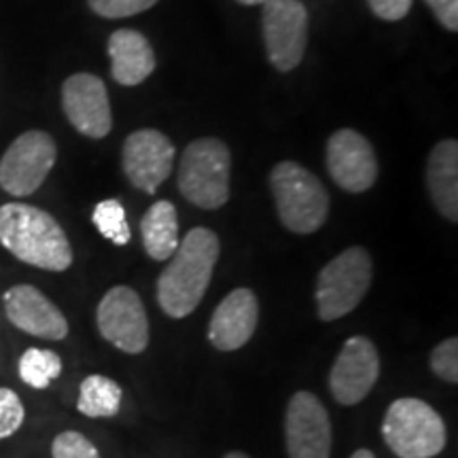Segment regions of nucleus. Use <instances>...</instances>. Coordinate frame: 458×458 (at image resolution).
Instances as JSON below:
<instances>
[{"mask_svg": "<svg viewBox=\"0 0 458 458\" xmlns=\"http://www.w3.org/2000/svg\"><path fill=\"white\" fill-rule=\"evenodd\" d=\"M219 253V238L206 227H193L181 240L157 278V303L170 318H185L202 303Z\"/></svg>", "mask_w": 458, "mask_h": 458, "instance_id": "obj_1", "label": "nucleus"}, {"mask_svg": "<svg viewBox=\"0 0 458 458\" xmlns=\"http://www.w3.org/2000/svg\"><path fill=\"white\" fill-rule=\"evenodd\" d=\"M0 244L15 259L47 272L72 266V246L54 216L37 206L9 202L0 206Z\"/></svg>", "mask_w": 458, "mask_h": 458, "instance_id": "obj_2", "label": "nucleus"}, {"mask_svg": "<svg viewBox=\"0 0 458 458\" xmlns=\"http://www.w3.org/2000/svg\"><path fill=\"white\" fill-rule=\"evenodd\" d=\"M276 213L289 232L308 236L318 232L329 216V193L312 172L295 162H280L270 174Z\"/></svg>", "mask_w": 458, "mask_h": 458, "instance_id": "obj_3", "label": "nucleus"}, {"mask_svg": "<svg viewBox=\"0 0 458 458\" xmlns=\"http://www.w3.org/2000/svg\"><path fill=\"white\" fill-rule=\"evenodd\" d=\"M382 437L397 458H433L448 442L444 418L427 401L394 399L382 420Z\"/></svg>", "mask_w": 458, "mask_h": 458, "instance_id": "obj_4", "label": "nucleus"}, {"mask_svg": "<svg viewBox=\"0 0 458 458\" xmlns=\"http://www.w3.org/2000/svg\"><path fill=\"white\" fill-rule=\"evenodd\" d=\"M232 156L219 139H198L182 151L179 165V189L189 204L216 210L229 199Z\"/></svg>", "mask_w": 458, "mask_h": 458, "instance_id": "obj_5", "label": "nucleus"}, {"mask_svg": "<svg viewBox=\"0 0 458 458\" xmlns=\"http://www.w3.org/2000/svg\"><path fill=\"white\" fill-rule=\"evenodd\" d=\"M374 263L363 246H351L323 267L317 278V312L323 323L344 318L365 300Z\"/></svg>", "mask_w": 458, "mask_h": 458, "instance_id": "obj_6", "label": "nucleus"}, {"mask_svg": "<svg viewBox=\"0 0 458 458\" xmlns=\"http://www.w3.org/2000/svg\"><path fill=\"white\" fill-rule=\"evenodd\" d=\"M57 147L47 131L30 130L11 142L0 159V187L13 198H28L55 165Z\"/></svg>", "mask_w": 458, "mask_h": 458, "instance_id": "obj_7", "label": "nucleus"}, {"mask_svg": "<svg viewBox=\"0 0 458 458\" xmlns=\"http://www.w3.org/2000/svg\"><path fill=\"white\" fill-rule=\"evenodd\" d=\"M100 335L117 351L140 354L148 346V317L140 295L125 284L108 289L96 310Z\"/></svg>", "mask_w": 458, "mask_h": 458, "instance_id": "obj_8", "label": "nucleus"}, {"mask_svg": "<svg viewBox=\"0 0 458 458\" xmlns=\"http://www.w3.org/2000/svg\"><path fill=\"white\" fill-rule=\"evenodd\" d=\"M263 38L267 57L280 72L301 64L308 47V9L301 0L263 3Z\"/></svg>", "mask_w": 458, "mask_h": 458, "instance_id": "obj_9", "label": "nucleus"}, {"mask_svg": "<svg viewBox=\"0 0 458 458\" xmlns=\"http://www.w3.org/2000/svg\"><path fill=\"white\" fill-rule=\"evenodd\" d=\"M329 411L317 394L297 391L284 411V442L289 458H331Z\"/></svg>", "mask_w": 458, "mask_h": 458, "instance_id": "obj_10", "label": "nucleus"}, {"mask_svg": "<svg viewBox=\"0 0 458 458\" xmlns=\"http://www.w3.org/2000/svg\"><path fill=\"white\" fill-rule=\"evenodd\" d=\"M380 377V352L365 335H352L344 342L329 371V391L340 405H357L374 391Z\"/></svg>", "mask_w": 458, "mask_h": 458, "instance_id": "obj_11", "label": "nucleus"}, {"mask_svg": "<svg viewBox=\"0 0 458 458\" xmlns=\"http://www.w3.org/2000/svg\"><path fill=\"white\" fill-rule=\"evenodd\" d=\"M62 106L72 128L88 139H105L113 128L106 85L96 74L77 72L68 77L62 85Z\"/></svg>", "mask_w": 458, "mask_h": 458, "instance_id": "obj_12", "label": "nucleus"}, {"mask_svg": "<svg viewBox=\"0 0 458 458\" xmlns=\"http://www.w3.org/2000/svg\"><path fill=\"white\" fill-rule=\"evenodd\" d=\"M122 162L131 185L153 196L174 168V145L157 130H136L123 142Z\"/></svg>", "mask_w": 458, "mask_h": 458, "instance_id": "obj_13", "label": "nucleus"}, {"mask_svg": "<svg viewBox=\"0 0 458 458\" xmlns=\"http://www.w3.org/2000/svg\"><path fill=\"white\" fill-rule=\"evenodd\" d=\"M327 170L337 187L363 193L377 181V157L371 142L354 130H337L327 140Z\"/></svg>", "mask_w": 458, "mask_h": 458, "instance_id": "obj_14", "label": "nucleus"}, {"mask_svg": "<svg viewBox=\"0 0 458 458\" xmlns=\"http://www.w3.org/2000/svg\"><path fill=\"white\" fill-rule=\"evenodd\" d=\"M9 323L28 335L62 342L68 335V320L43 291L32 284H15L3 295Z\"/></svg>", "mask_w": 458, "mask_h": 458, "instance_id": "obj_15", "label": "nucleus"}, {"mask_svg": "<svg viewBox=\"0 0 458 458\" xmlns=\"http://www.w3.org/2000/svg\"><path fill=\"white\" fill-rule=\"evenodd\" d=\"M259 325V300L250 289L240 286L223 297L208 323V342L216 351L233 352L246 346Z\"/></svg>", "mask_w": 458, "mask_h": 458, "instance_id": "obj_16", "label": "nucleus"}, {"mask_svg": "<svg viewBox=\"0 0 458 458\" xmlns=\"http://www.w3.org/2000/svg\"><path fill=\"white\" fill-rule=\"evenodd\" d=\"M108 55H111L113 79L125 88H134L156 71V51L145 34L139 30H117L108 38Z\"/></svg>", "mask_w": 458, "mask_h": 458, "instance_id": "obj_17", "label": "nucleus"}, {"mask_svg": "<svg viewBox=\"0 0 458 458\" xmlns=\"http://www.w3.org/2000/svg\"><path fill=\"white\" fill-rule=\"evenodd\" d=\"M427 187L435 208L445 219L458 221V142L442 140L428 153Z\"/></svg>", "mask_w": 458, "mask_h": 458, "instance_id": "obj_18", "label": "nucleus"}, {"mask_svg": "<svg viewBox=\"0 0 458 458\" xmlns=\"http://www.w3.org/2000/svg\"><path fill=\"white\" fill-rule=\"evenodd\" d=\"M142 246L156 261H168L179 246V215L174 204L159 199L140 219Z\"/></svg>", "mask_w": 458, "mask_h": 458, "instance_id": "obj_19", "label": "nucleus"}, {"mask_svg": "<svg viewBox=\"0 0 458 458\" xmlns=\"http://www.w3.org/2000/svg\"><path fill=\"white\" fill-rule=\"evenodd\" d=\"M123 401V388L113 377L89 374L79 386L77 410L88 418H113L119 414Z\"/></svg>", "mask_w": 458, "mask_h": 458, "instance_id": "obj_20", "label": "nucleus"}, {"mask_svg": "<svg viewBox=\"0 0 458 458\" xmlns=\"http://www.w3.org/2000/svg\"><path fill=\"white\" fill-rule=\"evenodd\" d=\"M17 371H20V380L26 386L45 391L51 386V382L60 377L62 357L49 348H28L21 352Z\"/></svg>", "mask_w": 458, "mask_h": 458, "instance_id": "obj_21", "label": "nucleus"}, {"mask_svg": "<svg viewBox=\"0 0 458 458\" xmlns=\"http://www.w3.org/2000/svg\"><path fill=\"white\" fill-rule=\"evenodd\" d=\"M91 221L98 227V232L113 244L125 246L131 240V229L125 216V208L119 199H102L96 204Z\"/></svg>", "mask_w": 458, "mask_h": 458, "instance_id": "obj_22", "label": "nucleus"}, {"mask_svg": "<svg viewBox=\"0 0 458 458\" xmlns=\"http://www.w3.org/2000/svg\"><path fill=\"white\" fill-rule=\"evenodd\" d=\"M428 368L439 380L456 385L458 382V340L448 337V340L439 342L428 354Z\"/></svg>", "mask_w": 458, "mask_h": 458, "instance_id": "obj_23", "label": "nucleus"}, {"mask_svg": "<svg viewBox=\"0 0 458 458\" xmlns=\"http://www.w3.org/2000/svg\"><path fill=\"white\" fill-rule=\"evenodd\" d=\"M26 420V408L20 394L0 386V442L20 431Z\"/></svg>", "mask_w": 458, "mask_h": 458, "instance_id": "obj_24", "label": "nucleus"}, {"mask_svg": "<svg viewBox=\"0 0 458 458\" xmlns=\"http://www.w3.org/2000/svg\"><path fill=\"white\" fill-rule=\"evenodd\" d=\"M54 458H100V452L89 437L79 431H62L51 444Z\"/></svg>", "mask_w": 458, "mask_h": 458, "instance_id": "obj_25", "label": "nucleus"}, {"mask_svg": "<svg viewBox=\"0 0 458 458\" xmlns=\"http://www.w3.org/2000/svg\"><path fill=\"white\" fill-rule=\"evenodd\" d=\"M157 3L159 0H88L89 9L106 20H122V17L145 13Z\"/></svg>", "mask_w": 458, "mask_h": 458, "instance_id": "obj_26", "label": "nucleus"}, {"mask_svg": "<svg viewBox=\"0 0 458 458\" xmlns=\"http://www.w3.org/2000/svg\"><path fill=\"white\" fill-rule=\"evenodd\" d=\"M376 17L385 21H399L410 13L411 0H368Z\"/></svg>", "mask_w": 458, "mask_h": 458, "instance_id": "obj_27", "label": "nucleus"}, {"mask_svg": "<svg viewBox=\"0 0 458 458\" xmlns=\"http://www.w3.org/2000/svg\"><path fill=\"white\" fill-rule=\"evenodd\" d=\"M431 11L437 15L439 24L448 30H458V0H425Z\"/></svg>", "mask_w": 458, "mask_h": 458, "instance_id": "obj_28", "label": "nucleus"}, {"mask_svg": "<svg viewBox=\"0 0 458 458\" xmlns=\"http://www.w3.org/2000/svg\"><path fill=\"white\" fill-rule=\"evenodd\" d=\"M351 458H376V454L368 448H359V450L352 452Z\"/></svg>", "mask_w": 458, "mask_h": 458, "instance_id": "obj_29", "label": "nucleus"}, {"mask_svg": "<svg viewBox=\"0 0 458 458\" xmlns=\"http://www.w3.org/2000/svg\"><path fill=\"white\" fill-rule=\"evenodd\" d=\"M223 458H250V456L244 454V452H229V454H225Z\"/></svg>", "mask_w": 458, "mask_h": 458, "instance_id": "obj_30", "label": "nucleus"}, {"mask_svg": "<svg viewBox=\"0 0 458 458\" xmlns=\"http://www.w3.org/2000/svg\"><path fill=\"white\" fill-rule=\"evenodd\" d=\"M238 3L240 4H249V7H250V4H263L266 0H238Z\"/></svg>", "mask_w": 458, "mask_h": 458, "instance_id": "obj_31", "label": "nucleus"}]
</instances>
